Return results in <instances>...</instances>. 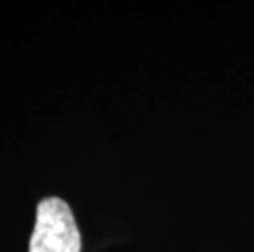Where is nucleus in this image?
<instances>
[{"label": "nucleus", "instance_id": "1", "mask_svg": "<svg viewBox=\"0 0 254 252\" xmlns=\"http://www.w3.org/2000/svg\"><path fill=\"white\" fill-rule=\"evenodd\" d=\"M82 241L74 214L61 198L40 202L30 252H80Z\"/></svg>", "mask_w": 254, "mask_h": 252}]
</instances>
